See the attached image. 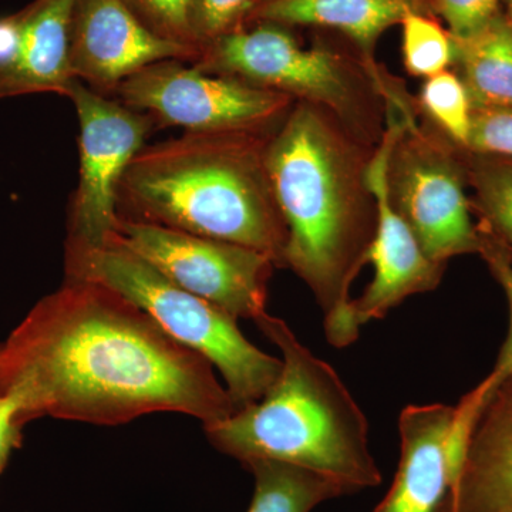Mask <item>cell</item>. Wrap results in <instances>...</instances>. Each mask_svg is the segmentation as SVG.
Listing matches in <instances>:
<instances>
[{
	"instance_id": "obj_1",
	"label": "cell",
	"mask_w": 512,
	"mask_h": 512,
	"mask_svg": "<svg viewBox=\"0 0 512 512\" xmlns=\"http://www.w3.org/2000/svg\"><path fill=\"white\" fill-rule=\"evenodd\" d=\"M0 396L18 400L22 426L45 416L117 426L161 412L205 426L235 412L204 356L119 292L83 279L64 278L0 343Z\"/></svg>"
},
{
	"instance_id": "obj_2",
	"label": "cell",
	"mask_w": 512,
	"mask_h": 512,
	"mask_svg": "<svg viewBox=\"0 0 512 512\" xmlns=\"http://www.w3.org/2000/svg\"><path fill=\"white\" fill-rule=\"evenodd\" d=\"M375 148L329 111L296 101L266 144V171L288 234L282 266L315 295L336 348L359 336L350 285L376 235L377 205L367 178Z\"/></svg>"
},
{
	"instance_id": "obj_3",
	"label": "cell",
	"mask_w": 512,
	"mask_h": 512,
	"mask_svg": "<svg viewBox=\"0 0 512 512\" xmlns=\"http://www.w3.org/2000/svg\"><path fill=\"white\" fill-rule=\"evenodd\" d=\"M272 134L184 133L147 144L121 180L119 214L271 256L286 227L266 171Z\"/></svg>"
},
{
	"instance_id": "obj_4",
	"label": "cell",
	"mask_w": 512,
	"mask_h": 512,
	"mask_svg": "<svg viewBox=\"0 0 512 512\" xmlns=\"http://www.w3.org/2000/svg\"><path fill=\"white\" fill-rule=\"evenodd\" d=\"M255 323L282 353L281 375L259 402L205 424L212 446L241 464L261 458L308 468L350 494L382 484L365 413L336 370L284 320L266 312Z\"/></svg>"
},
{
	"instance_id": "obj_5",
	"label": "cell",
	"mask_w": 512,
	"mask_h": 512,
	"mask_svg": "<svg viewBox=\"0 0 512 512\" xmlns=\"http://www.w3.org/2000/svg\"><path fill=\"white\" fill-rule=\"evenodd\" d=\"M64 272L67 279L119 292L171 338L204 356L224 377L235 412L259 402L281 375L282 360L252 345L234 316L175 285L114 235L101 247L66 249Z\"/></svg>"
},
{
	"instance_id": "obj_6",
	"label": "cell",
	"mask_w": 512,
	"mask_h": 512,
	"mask_svg": "<svg viewBox=\"0 0 512 512\" xmlns=\"http://www.w3.org/2000/svg\"><path fill=\"white\" fill-rule=\"evenodd\" d=\"M205 72L285 94L329 111L357 138L382 140L386 100L377 64L349 62L325 47L305 49L281 25L262 23L202 47L194 62Z\"/></svg>"
},
{
	"instance_id": "obj_7",
	"label": "cell",
	"mask_w": 512,
	"mask_h": 512,
	"mask_svg": "<svg viewBox=\"0 0 512 512\" xmlns=\"http://www.w3.org/2000/svg\"><path fill=\"white\" fill-rule=\"evenodd\" d=\"M396 121L386 165L394 210L412 229L427 258L446 265L453 256L478 252L480 231L471 221L463 174L446 141L421 126L409 96L392 82L384 93Z\"/></svg>"
},
{
	"instance_id": "obj_8",
	"label": "cell",
	"mask_w": 512,
	"mask_h": 512,
	"mask_svg": "<svg viewBox=\"0 0 512 512\" xmlns=\"http://www.w3.org/2000/svg\"><path fill=\"white\" fill-rule=\"evenodd\" d=\"M130 109L184 133L272 134L295 101L285 94L165 60L128 77L114 93Z\"/></svg>"
},
{
	"instance_id": "obj_9",
	"label": "cell",
	"mask_w": 512,
	"mask_h": 512,
	"mask_svg": "<svg viewBox=\"0 0 512 512\" xmlns=\"http://www.w3.org/2000/svg\"><path fill=\"white\" fill-rule=\"evenodd\" d=\"M113 235L175 285L235 319L256 322L265 315L269 279L276 266L271 256L123 215Z\"/></svg>"
},
{
	"instance_id": "obj_10",
	"label": "cell",
	"mask_w": 512,
	"mask_h": 512,
	"mask_svg": "<svg viewBox=\"0 0 512 512\" xmlns=\"http://www.w3.org/2000/svg\"><path fill=\"white\" fill-rule=\"evenodd\" d=\"M66 97L79 120V184L70 202L66 249L101 247L119 220L121 180L156 121L74 79Z\"/></svg>"
},
{
	"instance_id": "obj_11",
	"label": "cell",
	"mask_w": 512,
	"mask_h": 512,
	"mask_svg": "<svg viewBox=\"0 0 512 512\" xmlns=\"http://www.w3.org/2000/svg\"><path fill=\"white\" fill-rule=\"evenodd\" d=\"M200 50L158 35L126 0H77L72 33L74 79L104 96L151 64L194 63Z\"/></svg>"
},
{
	"instance_id": "obj_12",
	"label": "cell",
	"mask_w": 512,
	"mask_h": 512,
	"mask_svg": "<svg viewBox=\"0 0 512 512\" xmlns=\"http://www.w3.org/2000/svg\"><path fill=\"white\" fill-rule=\"evenodd\" d=\"M394 133L396 121L393 116H387L386 130L373 151L367 170L377 205V229L366 255V264L375 266V278L359 299L350 302L353 325L357 329L370 320L384 318L409 296L436 289L446 269V265L427 258L412 229L390 202L386 165Z\"/></svg>"
},
{
	"instance_id": "obj_13",
	"label": "cell",
	"mask_w": 512,
	"mask_h": 512,
	"mask_svg": "<svg viewBox=\"0 0 512 512\" xmlns=\"http://www.w3.org/2000/svg\"><path fill=\"white\" fill-rule=\"evenodd\" d=\"M454 407L407 406L400 414L399 467L373 512H437L453 483L450 436Z\"/></svg>"
},
{
	"instance_id": "obj_14",
	"label": "cell",
	"mask_w": 512,
	"mask_h": 512,
	"mask_svg": "<svg viewBox=\"0 0 512 512\" xmlns=\"http://www.w3.org/2000/svg\"><path fill=\"white\" fill-rule=\"evenodd\" d=\"M437 512H512V377L477 421L456 481Z\"/></svg>"
},
{
	"instance_id": "obj_15",
	"label": "cell",
	"mask_w": 512,
	"mask_h": 512,
	"mask_svg": "<svg viewBox=\"0 0 512 512\" xmlns=\"http://www.w3.org/2000/svg\"><path fill=\"white\" fill-rule=\"evenodd\" d=\"M412 0H266L255 18L275 25L320 26L338 30L375 62V47L384 30L402 23Z\"/></svg>"
},
{
	"instance_id": "obj_16",
	"label": "cell",
	"mask_w": 512,
	"mask_h": 512,
	"mask_svg": "<svg viewBox=\"0 0 512 512\" xmlns=\"http://www.w3.org/2000/svg\"><path fill=\"white\" fill-rule=\"evenodd\" d=\"M77 0H36L25 12L18 96H66L72 74V33Z\"/></svg>"
},
{
	"instance_id": "obj_17",
	"label": "cell",
	"mask_w": 512,
	"mask_h": 512,
	"mask_svg": "<svg viewBox=\"0 0 512 512\" xmlns=\"http://www.w3.org/2000/svg\"><path fill=\"white\" fill-rule=\"evenodd\" d=\"M461 82L473 109L512 111V28L498 13L481 32L454 40Z\"/></svg>"
},
{
	"instance_id": "obj_18",
	"label": "cell",
	"mask_w": 512,
	"mask_h": 512,
	"mask_svg": "<svg viewBox=\"0 0 512 512\" xmlns=\"http://www.w3.org/2000/svg\"><path fill=\"white\" fill-rule=\"evenodd\" d=\"M255 478L248 512H311L333 498L350 494L338 481L293 464L251 460L242 464Z\"/></svg>"
},
{
	"instance_id": "obj_19",
	"label": "cell",
	"mask_w": 512,
	"mask_h": 512,
	"mask_svg": "<svg viewBox=\"0 0 512 512\" xmlns=\"http://www.w3.org/2000/svg\"><path fill=\"white\" fill-rule=\"evenodd\" d=\"M417 101L430 124L439 127L451 143L467 148L473 104L458 74L446 70L429 77L421 86Z\"/></svg>"
},
{
	"instance_id": "obj_20",
	"label": "cell",
	"mask_w": 512,
	"mask_h": 512,
	"mask_svg": "<svg viewBox=\"0 0 512 512\" xmlns=\"http://www.w3.org/2000/svg\"><path fill=\"white\" fill-rule=\"evenodd\" d=\"M402 26L403 63L409 74L429 79L456 62V42L439 23L412 9L404 15Z\"/></svg>"
},
{
	"instance_id": "obj_21",
	"label": "cell",
	"mask_w": 512,
	"mask_h": 512,
	"mask_svg": "<svg viewBox=\"0 0 512 512\" xmlns=\"http://www.w3.org/2000/svg\"><path fill=\"white\" fill-rule=\"evenodd\" d=\"M471 178L485 221L512 261V161H480Z\"/></svg>"
},
{
	"instance_id": "obj_22",
	"label": "cell",
	"mask_w": 512,
	"mask_h": 512,
	"mask_svg": "<svg viewBox=\"0 0 512 512\" xmlns=\"http://www.w3.org/2000/svg\"><path fill=\"white\" fill-rule=\"evenodd\" d=\"M266 0H191V30L198 49L237 32L242 20L258 12Z\"/></svg>"
},
{
	"instance_id": "obj_23",
	"label": "cell",
	"mask_w": 512,
	"mask_h": 512,
	"mask_svg": "<svg viewBox=\"0 0 512 512\" xmlns=\"http://www.w3.org/2000/svg\"><path fill=\"white\" fill-rule=\"evenodd\" d=\"M478 252L483 254L495 279H497L501 288L504 289L508 305H510L511 319L510 332H508L507 339H505L503 348L500 350V355H498L494 369L476 387L481 396H483L485 407H487L491 397L500 389L501 384H504L512 377V261L503 245L494 237L483 234V232H480V249H478Z\"/></svg>"
},
{
	"instance_id": "obj_24",
	"label": "cell",
	"mask_w": 512,
	"mask_h": 512,
	"mask_svg": "<svg viewBox=\"0 0 512 512\" xmlns=\"http://www.w3.org/2000/svg\"><path fill=\"white\" fill-rule=\"evenodd\" d=\"M158 35L195 47L191 30V0H126ZM200 50V49H198Z\"/></svg>"
},
{
	"instance_id": "obj_25",
	"label": "cell",
	"mask_w": 512,
	"mask_h": 512,
	"mask_svg": "<svg viewBox=\"0 0 512 512\" xmlns=\"http://www.w3.org/2000/svg\"><path fill=\"white\" fill-rule=\"evenodd\" d=\"M467 150L512 160V111L473 109Z\"/></svg>"
},
{
	"instance_id": "obj_26",
	"label": "cell",
	"mask_w": 512,
	"mask_h": 512,
	"mask_svg": "<svg viewBox=\"0 0 512 512\" xmlns=\"http://www.w3.org/2000/svg\"><path fill=\"white\" fill-rule=\"evenodd\" d=\"M454 40H467L498 15L500 0H431Z\"/></svg>"
},
{
	"instance_id": "obj_27",
	"label": "cell",
	"mask_w": 512,
	"mask_h": 512,
	"mask_svg": "<svg viewBox=\"0 0 512 512\" xmlns=\"http://www.w3.org/2000/svg\"><path fill=\"white\" fill-rule=\"evenodd\" d=\"M25 12L0 18V99L18 96Z\"/></svg>"
},
{
	"instance_id": "obj_28",
	"label": "cell",
	"mask_w": 512,
	"mask_h": 512,
	"mask_svg": "<svg viewBox=\"0 0 512 512\" xmlns=\"http://www.w3.org/2000/svg\"><path fill=\"white\" fill-rule=\"evenodd\" d=\"M20 407L12 396H0V470L5 468L12 451L20 446Z\"/></svg>"
},
{
	"instance_id": "obj_29",
	"label": "cell",
	"mask_w": 512,
	"mask_h": 512,
	"mask_svg": "<svg viewBox=\"0 0 512 512\" xmlns=\"http://www.w3.org/2000/svg\"><path fill=\"white\" fill-rule=\"evenodd\" d=\"M507 6H508V23H510L512 28V0H507Z\"/></svg>"
},
{
	"instance_id": "obj_30",
	"label": "cell",
	"mask_w": 512,
	"mask_h": 512,
	"mask_svg": "<svg viewBox=\"0 0 512 512\" xmlns=\"http://www.w3.org/2000/svg\"><path fill=\"white\" fill-rule=\"evenodd\" d=\"M0 473H2V470H0Z\"/></svg>"
}]
</instances>
